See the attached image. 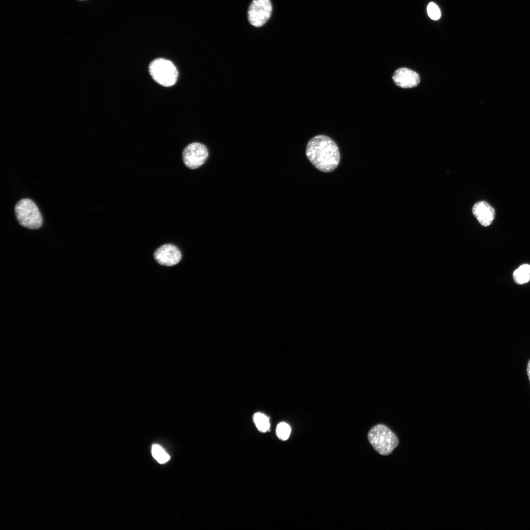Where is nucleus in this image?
<instances>
[{
    "label": "nucleus",
    "instance_id": "14",
    "mask_svg": "<svg viewBox=\"0 0 530 530\" xmlns=\"http://www.w3.org/2000/svg\"><path fill=\"white\" fill-rule=\"evenodd\" d=\"M427 11L429 17L432 20H437L440 18V10L438 6L433 2L428 4Z\"/></svg>",
    "mask_w": 530,
    "mask_h": 530
},
{
    "label": "nucleus",
    "instance_id": "12",
    "mask_svg": "<svg viewBox=\"0 0 530 530\" xmlns=\"http://www.w3.org/2000/svg\"><path fill=\"white\" fill-rule=\"evenodd\" d=\"M253 420L258 429L262 432L267 431L270 427L269 419L266 416L261 413H256L253 416Z\"/></svg>",
    "mask_w": 530,
    "mask_h": 530
},
{
    "label": "nucleus",
    "instance_id": "8",
    "mask_svg": "<svg viewBox=\"0 0 530 530\" xmlns=\"http://www.w3.org/2000/svg\"><path fill=\"white\" fill-rule=\"evenodd\" d=\"M395 84L402 88H410L417 86L420 81L419 74L407 68H400L395 71L393 76Z\"/></svg>",
    "mask_w": 530,
    "mask_h": 530
},
{
    "label": "nucleus",
    "instance_id": "9",
    "mask_svg": "<svg viewBox=\"0 0 530 530\" xmlns=\"http://www.w3.org/2000/svg\"><path fill=\"white\" fill-rule=\"evenodd\" d=\"M472 213L479 223L485 227L492 223L495 215L494 208L485 201L476 203L473 207Z\"/></svg>",
    "mask_w": 530,
    "mask_h": 530
},
{
    "label": "nucleus",
    "instance_id": "3",
    "mask_svg": "<svg viewBox=\"0 0 530 530\" xmlns=\"http://www.w3.org/2000/svg\"><path fill=\"white\" fill-rule=\"evenodd\" d=\"M16 218L22 226L37 229L43 223L42 215L35 203L31 199L25 198L17 202L15 207Z\"/></svg>",
    "mask_w": 530,
    "mask_h": 530
},
{
    "label": "nucleus",
    "instance_id": "16",
    "mask_svg": "<svg viewBox=\"0 0 530 530\" xmlns=\"http://www.w3.org/2000/svg\"></svg>",
    "mask_w": 530,
    "mask_h": 530
},
{
    "label": "nucleus",
    "instance_id": "2",
    "mask_svg": "<svg viewBox=\"0 0 530 530\" xmlns=\"http://www.w3.org/2000/svg\"><path fill=\"white\" fill-rule=\"evenodd\" d=\"M369 441L379 454L387 455L391 453L398 444L396 435L387 426L378 424L368 432Z\"/></svg>",
    "mask_w": 530,
    "mask_h": 530
},
{
    "label": "nucleus",
    "instance_id": "7",
    "mask_svg": "<svg viewBox=\"0 0 530 530\" xmlns=\"http://www.w3.org/2000/svg\"><path fill=\"white\" fill-rule=\"evenodd\" d=\"M154 257L159 265L172 266L179 263L182 259L180 249L175 245L167 243L159 247L154 252Z\"/></svg>",
    "mask_w": 530,
    "mask_h": 530
},
{
    "label": "nucleus",
    "instance_id": "10",
    "mask_svg": "<svg viewBox=\"0 0 530 530\" xmlns=\"http://www.w3.org/2000/svg\"><path fill=\"white\" fill-rule=\"evenodd\" d=\"M513 278L516 283L519 284L529 282L530 279V265H523L520 266L514 271Z\"/></svg>",
    "mask_w": 530,
    "mask_h": 530
},
{
    "label": "nucleus",
    "instance_id": "1",
    "mask_svg": "<svg viewBox=\"0 0 530 530\" xmlns=\"http://www.w3.org/2000/svg\"><path fill=\"white\" fill-rule=\"evenodd\" d=\"M306 155L311 163L323 172L334 171L340 161V155L336 143L324 135L313 137L308 142Z\"/></svg>",
    "mask_w": 530,
    "mask_h": 530
},
{
    "label": "nucleus",
    "instance_id": "6",
    "mask_svg": "<svg viewBox=\"0 0 530 530\" xmlns=\"http://www.w3.org/2000/svg\"><path fill=\"white\" fill-rule=\"evenodd\" d=\"M209 153L207 147L199 142L188 145L183 152V159L185 164L190 169H196L203 164L207 160Z\"/></svg>",
    "mask_w": 530,
    "mask_h": 530
},
{
    "label": "nucleus",
    "instance_id": "13",
    "mask_svg": "<svg viewBox=\"0 0 530 530\" xmlns=\"http://www.w3.org/2000/svg\"><path fill=\"white\" fill-rule=\"evenodd\" d=\"M291 431L290 425L284 422L279 423L276 428L277 435L282 440H287L290 436Z\"/></svg>",
    "mask_w": 530,
    "mask_h": 530
},
{
    "label": "nucleus",
    "instance_id": "4",
    "mask_svg": "<svg viewBox=\"0 0 530 530\" xmlns=\"http://www.w3.org/2000/svg\"><path fill=\"white\" fill-rule=\"evenodd\" d=\"M149 72L152 78L164 86H171L176 82L178 72L170 61L164 58L153 60L149 65Z\"/></svg>",
    "mask_w": 530,
    "mask_h": 530
},
{
    "label": "nucleus",
    "instance_id": "11",
    "mask_svg": "<svg viewBox=\"0 0 530 530\" xmlns=\"http://www.w3.org/2000/svg\"><path fill=\"white\" fill-rule=\"evenodd\" d=\"M151 451L153 457L159 463H165L170 459L169 455L161 446L158 444H154L152 446Z\"/></svg>",
    "mask_w": 530,
    "mask_h": 530
},
{
    "label": "nucleus",
    "instance_id": "15",
    "mask_svg": "<svg viewBox=\"0 0 530 530\" xmlns=\"http://www.w3.org/2000/svg\"><path fill=\"white\" fill-rule=\"evenodd\" d=\"M527 374H528V376L529 381L530 382V360L529 361L528 363L527 368Z\"/></svg>",
    "mask_w": 530,
    "mask_h": 530
},
{
    "label": "nucleus",
    "instance_id": "5",
    "mask_svg": "<svg viewBox=\"0 0 530 530\" xmlns=\"http://www.w3.org/2000/svg\"><path fill=\"white\" fill-rule=\"evenodd\" d=\"M271 12L270 0H253L248 11L249 22L255 27L262 26L269 19Z\"/></svg>",
    "mask_w": 530,
    "mask_h": 530
}]
</instances>
